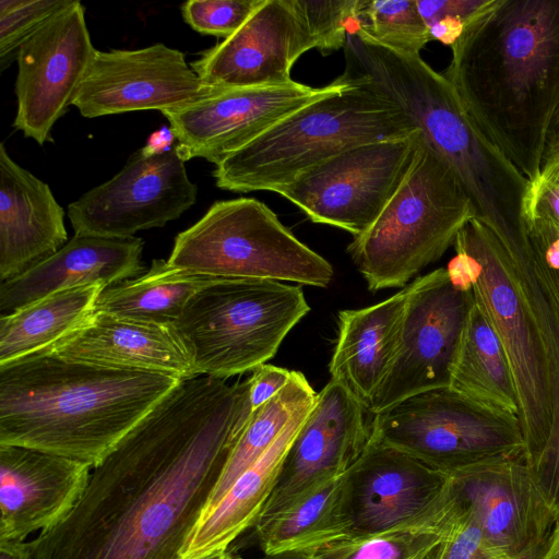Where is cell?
Wrapping results in <instances>:
<instances>
[{
	"label": "cell",
	"mask_w": 559,
	"mask_h": 559,
	"mask_svg": "<svg viewBox=\"0 0 559 559\" xmlns=\"http://www.w3.org/2000/svg\"><path fill=\"white\" fill-rule=\"evenodd\" d=\"M252 413L249 380H180L91 474L33 559H180Z\"/></svg>",
	"instance_id": "1"
},
{
	"label": "cell",
	"mask_w": 559,
	"mask_h": 559,
	"mask_svg": "<svg viewBox=\"0 0 559 559\" xmlns=\"http://www.w3.org/2000/svg\"><path fill=\"white\" fill-rule=\"evenodd\" d=\"M451 50L462 107L534 183L559 121V0H491Z\"/></svg>",
	"instance_id": "2"
},
{
	"label": "cell",
	"mask_w": 559,
	"mask_h": 559,
	"mask_svg": "<svg viewBox=\"0 0 559 559\" xmlns=\"http://www.w3.org/2000/svg\"><path fill=\"white\" fill-rule=\"evenodd\" d=\"M180 381L36 353L0 366V444L96 467Z\"/></svg>",
	"instance_id": "3"
},
{
	"label": "cell",
	"mask_w": 559,
	"mask_h": 559,
	"mask_svg": "<svg viewBox=\"0 0 559 559\" xmlns=\"http://www.w3.org/2000/svg\"><path fill=\"white\" fill-rule=\"evenodd\" d=\"M326 95L284 117L213 170L218 188L272 191L355 146L405 138L418 130L391 100L334 80Z\"/></svg>",
	"instance_id": "4"
},
{
	"label": "cell",
	"mask_w": 559,
	"mask_h": 559,
	"mask_svg": "<svg viewBox=\"0 0 559 559\" xmlns=\"http://www.w3.org/2000/svg\"><path fill=\"white\" fill-rule=\"evenodd\" d=\"M475 217L445 162L424 141L403 182L370 228L347 247L370 292L406 287L454 245Z\"/></svg>",
	"instance_id": "5"
},
{
	"label": "cell",
	"mask_w": 559,
	"mask_h": 559,
	"mask_svg": "<svg viewBox=\"0 0 559 559\" xmlns=\"http://www.w3.org/2000/svg\"><path fill=\"white\" fill-rule=\"evenodd\" d=\"M310 311L300 285L218 277L170 325L198 374L228 379L272 359Z\"/></svg>",
	"instance_id": "6"
},
{
	"label": "cell",
	"mask_w": 559,
	"mask_h": 559,
	"mask_svg": "<svg viewBox=\"0 0 559 559\" xmlns=\"http://www.w3.org/2000/svg\"><path fill=\"white\" fill-rule=\"evenodd\" d=\"M173 266L213 277L272 280L325 288L334 271L253 198L214 202L177 235Z\"/></svg>",
	"instance_id": "7"
},
{
	"label": "cell",
	"mask_w": 559,
	"mask_h": 559,
	"mask_svg": "<svg viewBox=\"0 0 559 559\" xmlns=\"http://www.w3.org/2000/svg\"><path fill=\"white\" fill-rule=\"evenodd\" d=\"M371 437L445 474L525 452L518 415L451 388L413 395L373 414Z\"/></svg>",
	"instance_id": "8"
},
{
	"label": "cell",
	"mask_w": 559,
	"mask_h": 559,
	"mask_svg": "<svg viewBox=\"0 0 559 559\" xmlns=\"http://www.w3.org/2000/svg\"><path fill=\"white\" fill-rule=\"evenodd\" d=\"M453 247L467 258L474 299L508 356L518 391L524 456L530 466L544 450L552 423L540 336L512 275L506 248L496 234L474 217L459 231Z\"/></svg>",
	"instance_id": "9"
},
{
	"label": "cell",
	"mask_w": 559,
	"mask_h": 559,
	"mask_svg": "<svg viewBox=\"0 0 559 559\" xmlns=\"http://www.w3.org/2000/svg\"><path fill=\"white\" fill-rule=\"evenodd\" d=\"M421 144L417 131L355 146L302 173L275 193L297 205L310 221L358 237L396 192Z\"/></svg>",
	"instance_id": "10"
},
{
	"label": "cell",
	"mask_w": 559,
	"mask_h": 559,
	"mask_svg": "<svg viewBox=\"0 0 559 559\" xmlns=\"http://www.w3.org/2000/svg\"><path fill=\"white\" fill-rule=\"evenodd\" d=\"M401 345L394 366L369 412L377 414L413 395L449 388L468 314L472 289L453 282L447 267L406 286Z\"/></svg>",
	"instance_id": "11"
},
{
	"label": "cell",
	"mask_w": 559,
	"mask_h": 559,
	"mask_svg": "<svg viewBox=\"0 0 559 559\" xmlns=\"http://www.w3.org/2000/svg\"><path fill=\"white\" fill-rule=\"evenodd\" d=\"M197 194L176 146L159 154L141 148L112 178L70 203L68 216L75 234L131 238L179 218Z\"/></svg>",
	"instance_id": "12"
},
{
	"label": "cell",
	"mask_w": 559,
	"mask_h": 559,
	"mask_svg": "<svg viewBox=\"0 0 559 559\" xmlns=\"http://www.w3.org/2000/svg\"><path fill=\"white\" fill-rule=\"evenodd\" d=\"M95 51L78 0L24 41L15 59L13 127L39 145L51 142V130L73 105Z\"/></svg>",
	"instance_id": "13"
},
{
	"label": "cell",
	"mask_w": 559,
	"mask_h": 559,
	"mask_svg": "<svg viewBox=\"0 0 559 559\" xmlns=\"http://www.w3.org/2000/svg\"><path fill=\"white\" fill-rule=\"evenodd\" d=\"M323 87L290 82L276 86L207 90L197 100L162 112L182 159L204 158L215 166L274 123L326 95Z\"/></svg>",
	"instance_id": "14"
},
{
	"label": "cell",
	"mask_w": 559,
	"mask_h": 559,
	"mask_svg": "<svg viewBox=\"0 0 559 559\" xmlns=\"http://www.w3.org/2000/svg\"><path fill=\"white\" fill-rule=\"evenodd\" d=\"M207 92L185 53L162 43L134 50H96L73 106L95 118L183 107Z\"/></svg>",
	"instance_id": "15"
},
{
	"label": "cell",
	"mask_w": 559,
	"mask_h": 559,
	"mask_svg": "<svg viewBox=\"0 0 559 559\" xmlns=\"http://www.w3.org/2000/svg\"><path fill=\"white\" fill-rule=\"evenodd\" d=\"M317 41L294 0H262L242 26L204 50L191 68L206 90L276 86Z\"/></svg>",
	"instance_id": "16"
},
{
	"label": "cell",
	"mask_w": 559,
	"mask_h": 559,
	"mask_svg": "<svg viewBox=\"0 0 559 559\" xmlns=\"http://www.w3.org/2000/svg\"><path fill=\"white\" fill-rule=\"evenodd\" d=\"M455 506L509 559L546 540L556 516L538 490L525 456L477 464L449 474Z\"/></svg>",
	"instance_id": "17"
},
{
	"label": "cell",
	"mask_w": 559,
	"mask_h": 559,
	"mask_svg": "<svg viewBox=\"0 0 559 559\" xmlns=\"http://www.w3.org/2000/svg\"><path fill=\"white\" fill-rule=\"evenodd\" d=\"M372 416L330 380L317 394L261 514L280 508L318 481L349 469L371 439Z\"/></svg>",
	"instance_id": "18"
},
{
	"label": "cell",
	"mask_w": 559,
	"mask_h": 559,
	"mask_svg": "<svg viewBox=\"0 0 559 559\" xmlns=\"http://www.w3.org/2000/svg\"><path fill=\"white\" fill-rule=\"evenodd\" d=\"M450 475L371 437L350 472L353 533H373L421 520L448 495Z\"/></svg>",
	"instance_id": "19"
},
{
	"label": "cell",
	"mask_w": 559,
	"mask_h": 559,
	"mask_svg": "<svg viewBox=\"0 0 559 559\" xmlns=\"http://www.w3.org/2000/svg\"><path fill=\"white\" fill-rule=\"evenodd\" d=\"M91 466L0 444V542L24 540L62 522L85 491Z\"/></svg>",
	"instance_id": "20"
},
{
	"label": "cell",
	"mask_w": 559,
	"mask_h": 559,
	"mask_svg": "<svg viewBox=\"0 0 559 559\" xmlns=\"http://www.w3.org/2000/svg\"><path fill=\"white\" fill-rule=\"evenodd\" d=\"M143 240L74 234L57 252L1 282L0 312L10 314L63 289L118 284L142 274Z\"/></svg>",
	"instance_id": "21"
},
{
	"label": "cell",
	"mask_w": 559,
	"mask_h": 559,
	"mask_svg": "<svg viewBox=\"0 0 559 559\" xmlns=\"http://www.w3.org/2000/svg\"><path fill=\"white\" fill-rule=\"evenodd\" d=\"M64 211L49 186L0 145V281L49 258L68 241Z\"/></svg>",
	"instance_id": "22"
},
{
	"label": "cell",
	"mask_w": 559,
	"mask_h": 559,
	"mask_svg": "<svg viewBox=\"0 0 559 559\" xmlns=\"http://www.w3.org/2000/svg\"><path fill=\"white\" fill-rule=\"evenodd\" d=\"M43 352L180 380L199 376L170 326L130 321L105 312H94L79 330Z\"/></svg>",
	"instance_id": "23"
},
{
	"label": "cell",
	"mask_w": 559,
	"mask_h": 559,
	"mask_svg": "<svg viewBox=\"0 0 559 559\" xmlns=\"http://www.w3.org/2000/svg\"><path fill=\"white\" fill-rule=\"evenodd\" d=\"M407 288L376 305L338 312L329 371L368 411L396 360Z\"/></svg>",
	"instance_id": "24"
},
{
	"label": "cell",
	"mask_w": 559,
	"mask_h": 559,
	"mask_svg": "<svg viewBox=\"0 0 559 559\" xmlns=\"http://www.w3.org/2000/svg\"><path fill=\"white\" fill-rule=\"evenodd\" d=\"M312 407L295 416L260 459L235 480L221 501L200 516L180 552V559L226 551L241 534L253 528Z\"/></svg>",
	"instance_id": "25"
},
{
	"label": "cell",
	"mask_w": 559,
	"mask_h": 559,
	"mask_svg": "<svg viewBox=\"0 0 559 559\" xmlns=\"http://www.w3.org/2000/svg\"><path fill=\"white\" fill-rule=\"evenodd\" d=\"M318 481L253 526L264 555L309 552L353 533L350 472Z\"/></svg>",
	"instance_id": "26"
},
{
	"label": "cell",
	"mask_w": 559,
	"mask_h": 559,
	"mask_svg": "<svg viewBox=\"0 0 559 559\" xmlns=\"http://www.w3.org/2000/svg\"><path fill=\"white\" fill-rule=\"evenodd\" d=\"M103 284L50 294L0 318V366L40 353L79 330L95 312Z\"/></svg>",
	"instance_id": "27"
},
{
	"label": "cell",
	"mask_w": 559,
	"mask_h": 559,
	"mask_svg": "<svg viewBox=\"0 0 559 559\" xmlns=\"http://www.w3.org/2000/svg\"><path fill=\"white\" fill-rule=\"evenodd\" d=\"M216 278L173 266L163 259L153 260L145 273L103 289L95 312L170 326L190 298Z\"/></svg>",
	"instance_id": "28"
},
{
	"label": "cell",
	"mask_w": 559,
	"mask_h": 559,
	"mask_svg": "<svg viewBox=\"0 0 559 559\" xmlns=\"http://www.w3.org/2000/svg\"><path fill=\"white\" fill-rule=\"evenodd\" d=\"M449 388L519 416L518 391L508 356L476 301L467 318Z\"/></svg>",
	"instance_id": "29"
},
{
	"label": "cell",
	"mask_w": 559,
	"mask_h": 559,
	"mask_svg": "<svg viewBox=\"0 0 559 559\" xmlns=\"http://www.w3.org/2000/svg\"><path fill=\"white\" fill-rule=\"evenodd\" d=\"M317 394L305 374L293 370L286 385L252 411L202 514L221 501L235 480L260 459L295 416L314 405Z\"/></svg>",
	"instance_id": "30"
},
{
	"label": "cell",
	"mask_w": 559,
	"mask_h": 559,
	"mask_svg": "<svg viewBox=\"0 0 559 559\" xmlns=\"http://www.w3.org/2000/svg\"><path fill=\"white\" fill-rule=\"evenodd\" d=\"M456 512L448 488L444 502L416 522L373 533H352L309 551L311 559H427Z\"/></svg>",
	"instance_id": "31"
},
{
	"label": "cell",
	"mask_w": 559,
	"mask_h": 559,
	"mask_svg": "<svg viewBox=\"0 0 559 559\" xmlns=\"http://www.w3.org/2000/svg\"><path fill=\"white\" fill-rule=\"evenodd\" d=\"M353 31L377 45L408 55H419L430 41L416 0H357Z\"/></svg>",
	"instance_id": "32"
},
{
	"label": "cell",
	"mask_w": 559,
	"mask_h": 559,
	"mask_svg": "<svg viewBox=\"0 0 559 559\" xmlns=\"http://www.w3.org/2000/svg\"><path fill=\"white\" fill-rule=\"evenodd\" d=\"M76 0H0V70L16 59L17 51L51 17Z\"/></svg>",
	"instance_id": "33"
},
{
	"label": "cell",
	"mask_w": 559,
	"mask_h": 559,
	"mask_svg": "<svg viewBox=\"0 0 559 559\" xmlns=\"http://www.w3.org/2000/svg\"><path fill=\"white\" fill-rule=\"evenodd\" d=\"M294 4L308 25L317 49L328 55L344 48L354 25L357 0H294Z\"/></svg>",
	"instance_id": "34"
},
{
	"label": "cell",
	"mask_w": 559,
	"mask_h": 559,
	"mask_svg": "<svg viewBox=\"0 0 559 559\" xmlns=\"http://www.w3.org/2000/svg\"><path fill=\"white\" fill-rule=\"evenodd\" d=\"M262 0H190L182 17L194 31L223 39L236 33Z\"/></svg>",
	"instance_id": "35"
},
{
	"label": "cell",
	"mask_w": 559,
	"mask_h": 559,
	"mask_svg": "<svg viewBox=\"0 0 559 559\" xmlns=\"http://www.w3.org/2000/svg\"><path fill=\"white\" fill-rule=\"evenodd\" d=\"M455 508L441 542L427 559H509L487 539L467 512Z\"/></svg>",
	"instance_id": "36"
},
{
	"label": "cell",
	"mask_w": 559,
	"mask_h": 559,
	"mask_svg": "<svg viewBox=\"0 0 559 559\" xmlns=\"http://www.w3.org/2000/svg\"><path fill=\"white\" fill-rule=\"evenodd\" d=\"M491 0H416L426 21L430 40L437 39L452 46L465 26L481 12Z\"/></svg>",
	"instance_id": "37"
},
{
	"label": "cell",
	"mask_w": 559,
	"mask_h": 559,
	"mask_svg": "<svg viewBox=\"0 0 559 559\" xmlns=\"http://www.w3.org/2000/svg\"><path fill=\"white\" fill-rule=\"evenodd\" d=\"M527 236L559 300V228L542 221L528 219Z\"/></svg>",
	"instance_id": "38"
},
{
	"label": "cell",
	"mask_w": 559,
	"mask_h": 559,
	"mask_svg": "<svg viewBox=\"0 0 559 559\" xmlns=\"http://www.w3.org/2000/svg\"><path fill=\"white\" fill-rule=\"evenodd\" d=\"M527 221L537 219L559 228V174L544 173L531 185Z\"/></svg>",
	"instance_id": "39"
},
{
	"label": "cell",
	"mask_w": 559,
	"mask_h": 559,
	"mask_svg": "<svg viewBox=\"0 0 559 559\" xmlns=\"http://www.w3.org/2000/svg\"><path fill=\"white\" fill-rule=\"evenodd\" d=\"M292 370L263 364L257 367L249 380V399L252 411L277 394L289 381Z\"/></svg>",
	"instance_id": "40"
},
{
	"label": "cell",
	"mask_w": 559,
	"mask_h": 559,
	"mask_svg": "<svg viewBox=\"0 0 559 559\" xmlns=\"http://www.w3.org/2000/svg\"><path fill=\"white\" fill-rule=\"evenodd\" d=\"M0 559H33L31 542H0Z\"/></svg>",
	"instance_id": "41"
},
{
	"label": "cell",
	"mask_w": 559,
	"mask_h": 559,
	"mask_svg": "<svg viewBox=\"0 0 559 559\" xmlns=\"http://www.w3.org/2000/svg\"><path fill=\"white\" fill-rule=\"evenodd\" d=\"M175 140L169 128H163L154 132L147 140L142 150L147 154H159L169 151L168 148Z\"/></svg>",
	"instance_id": "42"
},
{
	"label": "cell",
	"mask_w": 559,
	"mask_h": 559,
	"mask_svg": "<svg viewBox=\"0 0 559 559\" xmlns=\"http://www.w3.org/2000/svg\"><path fill=\"white\" fill-rule=\"evenodd\" d=\"M544 173L559 174V126L550 138L540 174Z\"/></svg>",
	"instance_id": "43"
},
{
	"label": "cell",
	"mask_w": 559,
	"mask_h": 559,
	"mask_svg": "<svg viewBox=\"0 0 559 559\" xmlns=\"http://www.w3.org/2000/svg\"><path fill=\"white\" fill-rule=\"evenodd\" d=\"M542 559H559V516L555 521Z\"/></svg>",
	"instance_id": "44"
},
{
	"label": "cell",
	"mask_w": 559,
	"mask_h": 559,
	"mask_svg": "<svg viewBox=\"0 0 559 559\" xmlns=\"http://www.w3.org/2000/svg\"><path fill=\"white\" fill-rule=\"evenodd\" d=\"M233 559H311L309 552H284L276 555H264L258 558H242L240 556L234 555Z\"/></svg>",
	"instance_id": "45"
},
{
	"label": "cell",
	"mask_w": 559,
	"mask_h": 559,
	"mask_svg": "<svg viewBox=\"0 0 559 559\" xmlns=\"http://www.w3.org/2000/svg\"><path fill=\"white\" fill-rule=\"evenodd\" d=\"M548 538L546 540L537 544L536 546H534L533 548H531L530 550H527L525 554L518 557L516 559H542L543 555L545 552L546 546H547Z\"/></svg>",
	"instance_id": "46"
},
{
	"label": "cell",
	"mask_w": 559,
	"mask_h": 559,
	"mask_svg": "<svg viewBox=\"0 0 559 559\" xmlns=\"http://www.w3.org/2000/svg\"><path fill=\"white\" fill-rule=\"evenodd\" d=\"M234 554L230 551H219L215 554L207 555L205 557L197 558V559H233Z\"/></svg>",
	"instance_id": "47"
},
{
	"label": "cell",
	"mask_w": 559,
	"mask_h": 559,
	"mask_svg": "<svg viewBox=\"0 0 559 559\" xmlns=\"http://www.w3.org/2000/svg\"><path fill=\"white\" fill-rule=\"evenodd\" d=\"M557 126H559V121L556 123V126H555V127H557ZM554 129H555V128H554Z\"/></svg>",
	"instance_id": "48"
}]
</instances>
